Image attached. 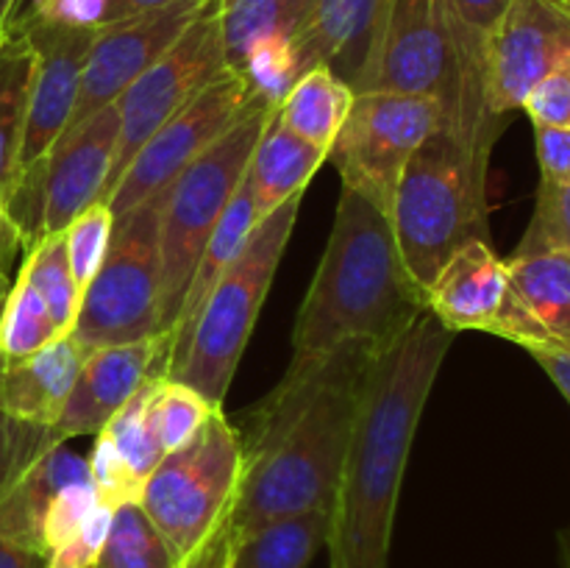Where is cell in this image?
Masks as SVG:
<instances>
[{
    "instance_id": "cell-1",
    "label": "cell",
    "mask_w": 570,
    "mask_h": 568,
    "mask_svg": "<svg viewBox=\"0 0 570 568\" xmlns=\"http://www.w3.org/2000/svg\"><path fill=\"white\" fill-rule=\"evenodd\" d=\"M371 360L373 351L348 345L312 365H289L278 388L254 407L243 434L234 535L332 510Z\"/></svg>"
},
{
    "instance_id": "cell-2",
    "label": "cell",
    "mask_w": 570,
    "mask_h": 568,
    "mask_svg": "<svg viewBox=\"0 0 570 568\" xmlns=\"http://www.w3.org/2000/svg\"><path fill=\"white\" fill-rule=\"evenodd\" d=\"M451 343L454 332L426 310L373 354L332 505V568H387L412 438Z\"/></svg>"
},
{
    "instance_id": "cell-3",
    "label": "cell",
    "mask_w": 570,
    "mask_h": 568,
    "mask_svg": "<svg viewBox=\"0 0 570 568\" xmlns=\"http://www.w3.org/2000/svg\"><path fill=\"white\" fill-rule=\"evenodd\" d=\"M426 312L387 212L343 187L326 251L293 329L289 365H312L348 345L384 351Z\"/></svg>"
},
{
    "instance_id": "cell-4",
    "label": "cell",
    "mask_w": 570,
    "mask_h": 568,
    "mask_svg": "<svg viewBox=\"0 0 570 568\" xmlns=\"http://www.w3.org/2000/svg\"><path fill=\"white\" fill-rule=\"evenodd\" d=\"M493 143L443 126L412 154L390 206L410 276L429 287L456 248L488 239V161Z\"/></svg>"
},
{
    "instance_id": "cell-5",
    "label": "cell",
    "mask_w": 570,
    "mask_h": 568,
    "mask_svg": "<svg viewBox=\"0 0 570 568\" xmlns=\"http://www.w3.org/2000/svg\"><path fill=\"white\" fill-rule=\"evenodd\" d=\"M304 195H295L250 232L237 259L226 267L212 293L200 304L184 354L165 373L167 379L198 390L209 404L223 407L234 371L239 365L262 304L271 293L284 248L289 243Z\"/></svg>"
},
{
    "instance_id": "cell-6",
    "label": "cell",
    "mask_w": 570,
    "mask_h": 568,
    "mask_svg": "<svg viewBox=\"0 0 570 568\" xmlns=\"http://www.w3.org/2000/svg\"><path fill=\"white\" fill-rule=\"evenodd\" d=\"M273 117L276 106L254 100L220 139H215L161 189L159 315L161 334L167 337L181 312L184 293L198 267L200 254L237 189L243 187L250 154Z\"/></svg>"
},
{
    "instance_id": "cell-7",
    "label": "cell",
    "mask_w": 570,
    "mask_h": 568,
    "mask_svg": "<svg viewBox=\"0 0 570 568\" xmlns=\"http://www.w3.org/2000/svg\"><path fill=\"white\" fill-rule=\"evenodd\" d=\"M243 466V434L217 407L204 429L145 479L139 507L181 560L232 518Z\"/></svg>"
},
{
    "instance_id": "cell-8",
    "label": "cell",
    "mask_w": 570,
    "mask_h": 568,
    "mask_svg": "<svg viewBox=\"0 0 570 568\" xmlns=\"http://www.w3.org/2000/svg\"><path fill=\"white\" fill-rule=\"evenodd\" d=\"M159 215L161 193H156L122 217H115L106 259L81 293L70 332L83 354L161 334Z\"/></svg>"
},
{
    "instance_id": "cell-9",
    "label": "cell",
    "mask_w": 570,
    "mask_h": 568,
    "mask_svg": "<svg viewBox=\"0 0 570 568\" xmlns=\"http://www.w3.org/2000/svg\"><path fill=\"white\" fill-rule=\"evenodd\" d=\"M120 139L117 104L95 111L78 126L67 128L53 148L17 173L3 212L14 226L20 245L31 248L39 239L61 234L87 206L104 200Z\"/></svg>"
},
{
    "instance_id": "cell-10",
    "label": "cell",
    "mask_w": 570,
    "mask_h": 568,
    "mask_svg": "<svg viewBox=\"0 0 570 568\" xmlns=\"http://www.w3.org/2000/svg\"><path fill=\"white\" fill-rule=\"evenodd\" d=\"M354 92L432 95L443 104L445 126L495 145V139L479 137L468 126L465 87L443 0H387Z\"/></svg>"
},
{
    "instance_id": "cell-11",
    "label": "cell",
    "mask_w": 570,
    "mask_h": 568,
    "mask_svg": "<svg viewBox=\"0 0 570 568\" xmlns=\"http://www.w3.org/2000/svg\"><path fill=\"white\" fill-rule=\"evenodd\" d=\"M445 123L443 104L432 95L356 92L326 159L337 167L343 187L390 215L412 154Z\"/></svg>"
},
{
    "instance_id": "cell-12",
    "label": "cell",
    "mask_w": 570,
    "mask_h": 568,
    "mask_svg": "<svg viewBox=\"0 0 570 568\" xmlns=\"http://www.w3.org/2000/svg\"><path fill=\"white\" fill-rule=\"evenodd\" d=\"M226 70L228 61L220 31V0H209L200 14L189 22L187 31L117 98L120 139H117L115 167L106 182L104 200L111 187L120 182L137 150L206 84H212Z\"/></svg>"
},
{
    "instance_id": "cell-13",
    "label": "cell",
    "mask_w": 570,
    "mask_h": 568,
    "mask_svg": "<svg viewBox=\"0 0 570 568\" xmlns=\"http://www.w3.org/2000/svg\"><path fill=\"white\" fill-rule=\"evenodd\" d=\"M256 98L248 81L228 67L176 111L128 161L120 182L106 195L111 215L122 217L167 187L184 167L220 139Z\"/></svg>"
},
{
    "instance_id": "cell-14",
    "label": "cell",
    "mask_w": 570,
    "mask_h": 568,
    "mask_svg": "<svg viewBox=\"0 0 570 568\" xmlns=\"http://www.w3.org/2000/svg\"><path fill=\"white\" fill-rule=\"evenodd\" d=\"M570 56L566 0H510L484 53V98L490 115L507 120L527 95Z\"/></svg>"
},
{
    "instance_id": "cell-15",
    "label": "cell",
    "mask_w": 570,
    "mask_h": 568,
    "mask_svg": "<svg viewBox=\"0 0 570 568\" xmlns=\"http://www.w3.org/2000/svg\"><path fill=\"white\" fill-rule=\"evenodd\" d=\"M206 3L209 0H189L100 26L83 61L81 87L67 128L117 104V98L187 31Z\"/></svg>"
},
{
    "instance_id": "cell-16",
    "label": "cell",
    "mask_w": 570,
    "mask_h": 568,
    "mask_svg": "<svg viewBox=\"0 0 570 568\" xmlns=\"http://www.w3.org/2000/svg\"><path fill=\"white\" fill-rule=\"evenodd\" d=\"M14 28L26 31L33 45V53H37L31 95H28L26 131H22V148L20 159H17V173H22L28 165L42 159L70 126L78 87H81L83 61H87L98 28H67L39 20V17L14 22Z\"/></svg>"
},
{
    "instance_id": "cell-17",
    "label": "cell",
    "mask_w": 570,
    "mask_h": 568,
    "mask_svg": "<svg viewBox=\"0 0 570 568\" xmlns=\"http://www.w3.org/2000/svg\"><path fill=\"white\" fill-rule=\"evenodd\" d=\"M167 354V334L87 351L65 410L50 427L56 440L65 443L81 434H98L150 376H165Z\"/></svg>"
},
{
    "instance_id": "cell-18",
    "label": "cell",
    "mask_w": 570,
    "mask_h": 568,
    "mask_svg": "<svg viewBox=\"0 0 570 568\" xmlns=\"http://www.w3.org/2000/svg\"><path fill=\"white\" fill-rule=\"evenodd\" d=\"M507 267L510 293L493 334L521 349L570 345V254H512Z\"/></svg>"
},
{
    "instance_id": "cell-19",
    "label": "cell",
    "mask_w": 570,
    "mask_h": 568,
    "mask_svg": "<svg viewBox=\"0 0 570 568\" xmlns=\"http://www.w3.org/2000/svg\"><path fill=\"white\" fill-rule=\"evenodd\" d=\"M426 310L451 332H490L510 293V267L488 239H471L429 282Z\"/></svg>"
},
{
    "instance_id": "cell-20",
    "label": "cell",
    "mask_w": 570,
    "mask_h": 568,
    "mask_svg": "<svg viewBox=\"0 0 570 568\" xmlns=\"http://www.w3.org/2000/svg\"><path fill=\"white\" fill-rule=\"evenodd\" d=\"M387 0H315L304 31L295 37L301 72L328 67L351 89L367 65Z\"/></svg>"
},
{
    "instance_id": "cell-21",
    "label": "cell",
    "mask_w": 570,
    "mask_h": 568,
    "mask_svg": "<svg viewBox=\"0 0 570 568\" xmlns=\"http://www.w3.org/2000/svg\"><path fill=\"white\" fill-rule=\"evenodd\" d=\"M72 334H61L37 354L0 360V412L17 421L53 427L83 362Z\"/></svg>"
},
{
    "instance_id": "cell-22",
    "label": "cell",
    "mask_w": 570,
    "mask_h": 568,
    "mask_svg": "<svg viewBox=\"0 0 570 568\" xmlns=\"http://www.w3.org/2000/svg\"><path fill=\"white\" fill-rule=\"evenodd\" d=\"M326 161V150L306 143L273 117L271 126L256 143L245 170V187L254 200L256 217H267L295 195H304L306 184L315 178Z\"/></svg>"
},
{
    "instance_id": "cell-23",
    "label": "cell",
    "mask_w": 570,
    "mask_h": 568,
    "mask_svg": "<svg viewBox=\"0 0 570 568\" xmlns=\"http://www.w3.org/2000/svg\"><path fill=\"white\" fill-rule=\"evenodd\" d=\"M89 460L65 443L45 451L0 499V538L42 551V516L50 499L72 482H87ZM45 555V551H42Z\"/></svg>"
},
{
    "instance_id": "cell-24",
    "label": "cell",
    "mask_w": 570,
    "mask_h": 568,
    "mask_svg": "<svg viewBox=\"0 0 570 568\" xmlns=\"http://www.w3.org/2000/svg\"><path fill=\"white\" fill-rule=\"evenodd\" d=\"M507 6L510 0H443L451 42L460 61L462 87H465L468 126L473 134L488 139H499L507 123L490 115L484 98V53Z\"/></svg>"
},
{
    "instance_id": "cell-25",
    "label": "cell",
    "mask_w": 570,
    "mask_h": 568,
    "mask_svg": "<svg viewBox=\"0 0 570 568\" xmlns=\"http://www.w3.org/2000/svg\"><path fill=\"white\" fill-rule=\"evenodd\" d=\"M256 223H259V217H256L254 200H250L248 187H245L243 182V187L237 189L234 200L228 204L226 215L220 217L217 228L212 232L209 243H206L204 254H200L198 259V267H195L193 278H189V287L181 301V312H178L176 323H173L170 329V354H167L165 373L170 371V368L178 362V356L184 354V345H187L189 332H193V323H195V315H198L200 304H204L206 295L212 293L217 278L226 273V267L232 265V262L237 259L239 251L245 248V243H248Z\"/></svg>"
},
{
    "instance_id": "cell-26",
    "label": "cell",
    "mask_w": 570,
    "mask_h": 568,
    "mask_svg": "<svg viewBox=\"0 0 570 568\" xmlns=\"http://www.w3.org/2000/svg\"><path fill=\"white\" fill-rule=\"evenodd\" d=\"M332 529V510L278 518L254 532L234 535L228 568H309Z\"/></svg>"
},
{
    "instance_id": "cell-27",
    "label": "cell",
    "mask_w": 570,
    "mask_h": 568,
    "mask_svg": "<svg viewBox=\"0 0 570 568\" xmlns=\"http://www.w3.org/2000/svg\"><path fill=\"white\" fill-rule=\"evenodd\" d=\"M354 95V89L337 72H332L328 67H312L278 104L276 117L282 126L326 150L328 156V148L348 117Z\"/></svg>"
},
{
    "instance_id": "cell-28",
    "label": "cell",
    "mask_w": 570,
    "mask_h": 568,
    "mask_svg": "<svg viewBox=\"0 0 570 568\" xmlns=\"http://www.w3.org/2000/svg\"><path fill=\"white\" fill-rule=\"evenodd\" d=\"M33 65L37 53L31 39L26 37V31L14 28L11 37L0 45V206L17 176Z\"/></svg>"
},
{
    "instance_id": "cell-29",
    "label": "cell",
    "mask_w": 570,
    "mask_h": 568,
    "mask_svg": "<svg viewBox=\"0 0 570 568\" xmlns=\"http://www.w3.org/2000/svg\"><path fill=\"white\" fill-rule=\"evenodd\" d=\"M315 0H220V31L226 61L237 70L239 59L265 37H298Z\"/></svg>"
},
{
    "instance_id": "cell-30",
    "label": "cell",
    "mask_w": 570,
    "mask_h": 568,
    "mask_svg": "<svg viewBox=\"0 0 570 568\" xmlns=\"http://www.w3.org/2000/svg\"><path fill=\"white\" fill-rule=\"evenodd\" d=\"M181 557L173 551L139 501H126L111 512V527L95 568H178Z\"/></svg>"
},
{
    "instance_id": "cell-31",
    "label": "cell",
    "mask_w": 570,
    "mask_h": 568,
    "mask_svg": "<svg viewBox=\"0 0 570 568\" xmlns=\"http://www.w3.org/2000/svg\"><path fill=\"white\" fill-rule=\"evenodd\" d=\"M217 407L209 404L198 390L167 376H154L148 395V421L161 454L187 445L204 429Z\"/></svg>"
},
{
    "instance_id": "cell-32",
    "label": "cell",
    "mask_w": 570,
    "mask_h": 568,
    "mask_svg": "<svg viewBox=\"0 0 570 568\" xmlns=\"http://www.w3.org/2000/svg\"><path fill=\"white\" fill-rule=\"evenodd\" d=\"M56 337H61V332L50 317L48 304L33 290V284L17 273V282L6 293L0 310V360L31 356Z\"/></svg>"
},
{
    "instance_id": "cell-33",
    "label": "cell",
    "mask_w": 570,
    "mask_h": 568,
    "mask_svg": "<svg viewBox=\"0 0 570 568\" xmlns=\"http://www.w3.org/2000/svg\"><path fill=\"white\" fill-rule=\"evenodd\" d=\"M20 273L42 295L56 329L61 334H70L78 315V304H81V290L76 287L70 262H67L65 237L53 234V237H45L37 245H31Z\"/></svg>"
},
{
    "instance_id": "cell-34",
    "label": "cell",
    "mask_w": 570,
    "mask_h": 568,
    "mask_svg": "<svg viewBox=\"0 0 570 568\" xmlns=\"http://www.w3.org/2000/svg\"><path fill=\"white\" fill-rule=\"evenodd\" d=\"M239 76L248 81L250 92L256 95L265 104L276 106L287 98L289 89L295 87L304 72H301V61H298V48H295L293 37H265L259 42L250 45L245 50V56L239 59L237 65Z\"/></svg>"
},
{
    "instance_id": "cell-35",
    "label": "cell",
    "mask_w": 570,
    "mask_h": 568,
    "mask_svg": "<svg viewBox=\"0 0 570 568\" xmlns=\"http://www.w3.org/2000/svg\"><path fill=\"white\" fill-rule=\"evenodd\" d=\"M150 382L142 384L137 393L128 399V404L100 429L98 434H104L111 445L117 449V454L128 462L134 473H137L139 482L145 484V479L156 471V466L161 462V449L154 438V429L148 421V395H150Z\"/></svg>"
},
{
    "instance_id": "cell-36",
    "label": "cell",
    "mask_w": 570,
    "mask_h": 568,
    "mask_svg": "<svg viewBox=\"0 0 570 568\" xmlns=\"http://www.w3.org/2000/svg\"><path fill=\"white\" fill-rule=\"evenodd\" d=\"M111 234H115V215H111L106 200L87 206V209L61 232L67 248V262H70L72 278H76V287L81 290V293L87 290V284L92 282L95 273L100 271V265H104Z\"/></svg>"
},
{
    "instance_id": "cell-37",
    "label": "cell",
    "mask_w": 570,
    "mask_h": 568,
    "mask_svg": "<svg viewBox=\"0 0 570 568\" xmlns=\"http://www.w3.org/2000/svg\"><path fill=\"white\" fill-rule=\"evenodd\" d=\"M540 251L570 254V184H551L540 178L534 215L518 243L515 256L540 254Z\"/></svg>"
},
{
    "instance_id": "cell-38",
    "label": "cell",
    "mask_w": 570,
    "mask_h": 568,
    "mask_svg": "<svg viewBox=\"0 0 570 568\" xmlns=\"http://www.w3.org/2000/svg\"><path fill=\"white\" fill-rule=\"evenodd\" d=\"M104 505L95 490L92 479L87 482H72L67 488H61L59 493L50 499L48 510L42 516V551L50 555L53 549H59L65 540H70L89 518L95 516V510Z\"/></svg>"
},
{
    "instance_id": "cell-39",
    "label": "cell",
    "mask_w": 570,
    "mask_h": 568,
    "mask_svg": "<svg viewBox=\"0 0 570 568\" xmlns=\"http://www.w3.org/2000/svg\"><path fill=\"white\" fill-rule=\"evenodd\" d=\"M89 477H92L100 501L109 507L139 501V496H142V482L137 479V473L128 468V462L117 454V449L104 434H98L92 454H89Z\"/></svg>"
},
{
    "instance_id": "cell-40",
    "label": "cell",
    "mask_w": 570,
    "mask_h": 568,
    "mask_svg": "<svg viewBox=\"0 0 570 568\" xmlns=\"http://www.w3.org/2000/svg\"><path fill=\"white\" fill-rule=\"evenodd\" d=\"M534 126L570 128V56L560 61L523 100Z\"/></svg>"
},
{
    "instance_id": "cell-41",
    "label": "cell",
    "mask_w": 570,
    "mask_h": 568,
    "mask_svg": "<svg viewBox=\"0 0 570 568\" xmlns=\"http://www.w3.org/2000/svg\"><path fill=\"white\" fill-rule=\"evenodd\" d=\"M111 512H115V507L100 505L95 516L70 540H65L59 549L50 551L45 568H95L100 549L106 543V535H109Z\"/></svg>"
},
{
    "instance_id": "cell-42",
    "label": "cell",
    "mask_w": 570,
    "mask_h": 568,
    "mask_svg": "<svg viewBox=\"0 0 570 568\" xmlns=\"http://www.w3.org/2000/svg\"><path fill=\"white\" fill-rule=\"evenodd\" d=\"M540 178L551 184H570V128L534 126Z\"/></svg>"
},
{
    "instance_id": "cell-43",
    "label": "cell",
    "mask_w": 570,
    "mask_h": 568,
    "mask_svg": "<svg viewBox=\"0 0 570 568\" xmlns=\"http://www.w3.org/2000/svg\"><path fill=\"white\" fill-rule=\"evenodd\" d=\"M232 546H234V523L228 518L223 527H217L204 543L195 551H189L178 568H228L232 562Z\"/></svg>"
},
{
    "instance_id": "cell-44",
    "label": "cell",
    "mask_w": 570,
    "mask_h": 568,
    "mask_svg": "<svg viewBox=\"0 0 570 568\" xmlns=\"http://www.w3.org/2000/svg\"><path fill=\"white\" fill-rule=\"evenodd\" d=\"M532 360L549 373L551 382L560 388L570 404V345H540V349H527Z\"/></svg>"
},
{
    "instance_id": "cell-45",
    "label": "cell",
    "mask_w": 570,
    "mask_h": 568,
    "mask_svg": "<svg viewBox=\"0 0 570 568\" xmlns=\"http://www.w3.org/2000/svg\"><path fill=\"white\" fill-rule=\"evenodd\" d=\"M45 562H48V555L42 551L0 538V568H45Z\"/></svg>"
},
{
    "instance_id": "cell-46",
    "label": "cell",
    "mask_w": 570,
    "mask_h": 568,
    "mask_svg": "<svg viewBox=\"0 0 570 568\" xmlns=\"http://www.w3.org/2000/svg\"><path fill=\"white\" fill-rule=\"evenodd\" d=\"M178 3H189V0H111L109 22L126 20V17L148 14V11H159V9H167V6H178Z\"/></svg>"
},
{
    "instance_id": "cell-47",
    "label": "cell",
    "mask_w": 570,
    "mask_h": 568,
    "mask_svg": "<svg viewBox=\"0 0 570 568\" xmlns=\"http://www.w3.org/2000/svg\"><path fill=\"white\" fill-rule=\"evenodd\" d=\"M17 245H20V237H17L14 226H11L9 217H6V212H3V206H0V271H6L11 251H14Z\"/></svg>"
},
{
    "instance_id": "cell-48",
    "label": "cell",
    "mask_w": 570,
    "mask_h": 568,
    "mask_svg": "<svg viewBox=\"0 0 570 568\" xmlns=\"http://www.w3.org/2000/svg\"><path fill=\"white\" fill-rule=\"evenodd\" d=\"M26 0H0V45L11 37V28H14L17 14L22 11Z\"/></svg>"
},
{
    "instance_id": "cell-49",
    "label": "cell",
    "mask_w": 570,
    "mask_h": 568,
    "mask_svg": "<svg viewBox=\"0 0 570 568\" xmlns=\"http://www.w3.org/2000/svg\"><path fill=\"white\" fill-rule=\"evenodd\" d=\"M39 3H42V0H26V3H22V11H20V14H17V20H22V17L33 14V11L39 9ZM17 20H14V22H17Z\"/></svg>"
},
{
    "instance_id": "cell-50",
    "label": "cell",
    "mask_w": 570,
    "mask_h": 568,
    "mask_svg": "<svg viewBox=\"0 0 570 568\" xmlns=\"http://www.w3.org/2000/svg\"><path fill=\"white\" fill-rule=\"evenodd\" d=\"M6 301V271H0V310H3Z\"/></svg>"
},
{
    "instance_id": "cell-51",
    "label": "cell",
    "mask_w": 570,
    "mask_h": 568,
    "mask_svg": "<svg viewBox=\"0 0 570 568\" xmlns=\"http://www.w3.org/2000/svg\"><path fill=\"white\" fill-rule=\"evenodd\" d=\"M568 568H570V557H568Z\"/></svg>"
},
{
    "instance_id": "cell-52",
    "label": "cell",
    "mask_w": 570,
    "mask_h": 568,
    "mask_svg": "<svg viewBox=\"0 0 570 568\" xmlns=\"http://www.w3.org/2000/svg\"><path fill=\"white\" fill-rule=\"evenodd\" d=\"M566 3H568V6H570V0H566Z\"/></svg>"
}]
</instances>
